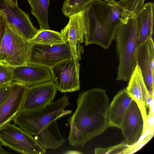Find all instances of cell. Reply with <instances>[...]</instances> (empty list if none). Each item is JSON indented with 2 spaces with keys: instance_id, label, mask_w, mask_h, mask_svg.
<instances>
[{
  "instance_id": "obj_1",
  "label": "cell",
  "mask_w": 154,
  "mask_h": 154,
  "mask_svg": "<svg viewBox=\"0 0 154 154\" xmlns=\"http://www.w3.org/2000/svg\"><path fill=\"white\" fill-rule=\"evenodd\" d=\"M76 104L75 110L68 119V139L71 146L82 147L109 127V100L105 90L93 88L80 93Z\"/></svg>"
},
{
  "instance_id": "obj_2",
  "label": "cell",
  "mask_w": 154,
  "mask_h": 154,
  "mask_svg": "<svg viewBox=\"0 0 154 154\" xmlns=\"http://www.w3.org/2000/svg\"><path fill=\"white\" fill-rule=\"evenodd\" d=\"M136 15L121 20L116 30V53L118 60L116 80L128 81L137 66L136 54L138 47Z\"/></svg>"
},
{
  "instance_id": "obj_3",
  "label": "cell",
  "mask_w": 154,
  "mask_h": 154,
  "mask_svg": "<svg viewBox=\"0 0 154 154\" xmlns=\"http://www.w3.org/2000/svg\"><path fill=\"white\" fill-rule=\"evenodd\" d=\"M110 5L105 1L96 0L83 10L85 25L82 42L86 45H97L105 49H108L115 39V33L107 27L106 18Z\"/></svg>"
},
{
  "instance_id": "obj_4",
  "label": "cell",
  "mask_w": 154,
  "mask_h": 154,
  "mask_svg": "<svg viewBox=\"0 0 154 154\" xmlns=\"http://www.w3.org/2000/svg\"><path fill=\"white\" fill-rule=\"evenodd\" d=\"M69 105V97L65 94L41 108L32 110L21 109L13 120L25 132L35 136L51 122L70 114L72 110L65 109Z\"/></svg>"
},
{
  "instance_id": "obj_5",
  "label": "cell",
  "mask_w": 154,
  "mask_h": 154,
  "mask_svg": "<svg viewBox=\"0 0 154 154\" xmlns=\"http://www.w3.org/2000/svg\"><path fill=\"white\" fill-rule=\"evenodd\" d=\"M120 128L125 141L129 146L127 154L138 151L153 135V124L145 122L139 108L133 99L124 115Z\"/></svg>"
},
{
  "instance_id": "obj_6",
  "label": "cell",
  "mask_w": 154,
  "mask_h": 154,
  "mask_svg": "<svg viewBox=\"0 0 154 154\" xmlns=\"http://www.w3.org/2000/svg\"><path fill=\"white\" fill-rule=\"evenodd\" d=\"M32 44L8 24L0 44V61L11 67L27 64Z\"/></svg>"
},
{
  "instance_id": "obj_7",
  "label": "cell",
  "mask_w": 154,
  "mask_h": 154,
  "mask_svg": "<svg viewBox=\"0 0 154 154\" xmlns=\"http://www.w3.org/2000/svg\"><path fill=\"white\" fill-rule=\"evenodd\" d=\"M0 142L21 153L43 154L46 152L33 136L9 122L0 127Z\"/></svg>"
},
{
  "instance_id": "obj_8",
  "label": "cell",
  "mask_w": 154,
  "mask_h": 154,
  "mask_svg": "<svg viewBox=\"0 0 154 154\" xmlns=\"http://www.w3.org/2000/svg\"><path fill=\"white\" fill-rule=\"evenodd\" d=\"M73 57L67 42L53 45L32 43L28 63L50 68L62 61Z\"/></svg>"
},
{
  "instance_id": "obj_9",
  "label": "cell",
  "mask_w": 154,
  "mask_h": 154,
  "mask_svg": "<svg viewBox=\"0 0 154 154\" xmlns=\"http://www.w3.org/2000/svg\"><path fill=\"white\" fill-rule=\"evenodd\" d=\"M79 59L73 57L66 60L50 68L52 79L57 90L65 93L80 90Z\"/></svg>"
},
{
  "instance_id": "obj_10",
  "label": "cell",
  "mask_w": 154,
  "mask_h": 154,
  "mask_svg": "<svg viewBox=\"0 0 154 154\" xmlns=\"http://www.w3.org/2000/svg\"><path fill=\"white\" fill-rule=\"evenodd\" d=\"M0 10L3 13L8 24L26 40L30 42L39 31L33 25L29 14L18 5H11L0 0Z\"/></svg>"
},
{
  "instance_id": "obj_11",
  "label": "cell",
  "mask_w": 154,
  "mask_h": 154,
  "mask_svg": "<svg viewBox=\"0 0 154 154\" xmlns=\"http://www.w3.org/2000/svg\"><path fill=\"white\" fill-rule=\"evenodd\" d=\"M57 91L52 79L48 82L28 86L21 109L34 110L46 106L54 101Z\"/></svg>"
},
{
  "instance_id": "obj_12",
  "label": "cell",
  "mask_w": 154,
  "mask_h": 154,
  "mask_svg": "<svg viewBox=\"0 0 154 154\" xmlns=\"http://www.w3.org/2000/svg\"><path fill=\"white\" fill-rule=\"evenodd\" d=\"M136 59L148 90L149 98L154 97V45L152 37L138 47Z\"/></svg>"
},
{
  "instance_id": "obj_13",
  "label": "cell",
  "mask_w": 154,
  "mask_h": 154,
  "mask_svg": "<svg viewBox=\"0 0 154 154\" xmlns=\"http://www.w3.org/2000/svg\"><path fill=\"white\" fill-rule=\"evenodd\" d=\"M27 87L20 82H11L9 93L0 105V127L13 120L21 110Z\"/></svg>"
},
{
  "instance_id": "obj_14",
  "label": "cell",
  "mask_w": 154,
  "mask_h": 154,
  "mask_svg": "<svg viewBox=\"0 0 154 154\" xmlns=\"http://www.w3.org/2000/svg\"><path fill=\"white\" fill-rule=\"evenodd\" d=\"M13 72L12 82L23 83L31 86L49 82L52 80L50 68L35 64L11 67Z\"/></svg>"
},
{
  "instance_id": "obj_15",
  "label": "cell",
  "mask_w": 154,
  "mask_h": 154,
  "mask_svg": "<svg viewBox=\"0 0 154 154\" xmlns=\"http://www.w3.org/2000/svg\"><path fill=\"white\" fill-rule=\"evenodd\" d=\"M66 25L60 33L65 42L68 43L74 57L80 59L78 45L82 43L81 37L85 22L83 10L69 16Z\"/></svg>"
},
{
  "instance_id": "obj_16",
  "label": "cell",
  "mask_w": 154,
  "mask_h": 154,
  "mask_svg": "<svg viewBox=\"0 0 154 154\" xmlns=\"http://www.w3.org/2000/svg\"><path fill=\"white\" fill-rule=\"evenodd\" d=\"M126 89L128 93L138 105L145 122L147 124L148 118L146 110L147 100L149 98L148 92L140 69L137 65Z\"/></svg>"
},
{
  "instance_id": "obj_17",
  "label": "cell",
  "mask_w": 154,
  "mask_h": 154,
  "mask_svg": "<svg viewBox=\"0 0 154 154\" xmlns=\"http://www.w3.org/2000/svg\"><path fill=\"white\" fill-rule=\"evenodd\" d=\"M154 3H145L135 18L137 32V44L139 46L152 37L154 25Z\"/></svg>"
},
{
  "instance_id": "obj_18",
  "label": "cell",
  "mask_w": 154,
  "mask_h": 154,
  "mask_svg": "<svg viewBox=\"0 0 154 154\" xmlns=\"http://www.w3.org/2000/svg\"><path fill=\"white\" fill-rule=\"evenodd\" d=\"M132 100L126 88L120 90L115 96L108 108L109 127L120 128L124 115Z\"/></svg>"
},
{
  "instance_id": "obj_19",
  "label": "cell",
  "mask_w": 154,
  "mask_h": 154,
  "mask_svg": "<svg viewBox=\"0 0 154 154\" xmlns=\"http://www.w3.org/2000/svg\"><path fill=\"white\" fill-rule=\"evenodd\" d=\"M57 120L51 122L34 137L39 144L45 149H55L61 146L66 141L57 123Z\"/></svg>"
},
{
  "instance_id": "obj_20",
  "label": "cell",
  "mask_w": 154,
  "mask_h": 154,
  "mask_svg": "<svg viewBox=\"0 0 154 154\" xmlns=\"http://www.w3.org/2000/svg\"><path fill=\"white\" fill-rule=\"evenodd\" d=\"M31 8V14L36 18L39 30L49 29L48 23L49 0H27Z\"/></svg>"
},
{
  "instance_id": "obj_21",
  "label": "cell",
  "mask_w": 154,
  "mask_h": 154,
  "mask_svg": "<svg viewBox=\"0 0 154 154\" xmlns=\"http://www.w3.org/2000/svg\"><path fill=\"white\" fill-rule=\"evenodd\" d=\"M32 43L53 45L63 43L60 32L49 29L40 30L30 41Z\"/></svg>"
},
{
  "instance_id": "obj_22",
  "label": "cell",
  "mask_w": 154,
  "mask_h": 154,
  "mask_svg": "<svg viewBox=\"0 0 154 154\" xmlns=\"http://www.w3.org/2000/svg\"><path fill=\"white\" fill-rule=\"evenodd\" d=\"M96 0H65L62 11L67 17L82 11L90 4Z\"/></svg>"
},
{
  "instance_id": "obj_23",
  "label": "cell",
  "mask_w": 154,
  "mask_h": 154,
  "mask_svg": "<svg viewBox=\"0 0 154 154\" xmlns=\"http://www.w3.org/2000/svg\"><path fill=\"white\" fill-rule=\"evenodd\" d=\"M145 0H120L117 3L129 15H136L145 4Z\"/></svg>"
},
{
  "instance_id": "obj_24",
  "label": "cell",
  "mask_w": 154,
  "mask_h": 154,
  "mask_svg": "<svg viewBox=\"0 0 154 154\" xmlns=\"http://www.w3.org/2000/svg\"><path fill=\"white\" fill-rule=\"evenodd\" d=\"M129 146L123 141L121 143L109 147H98L95 148L94 153L96 154H127Z\"/></svg>"
},
{
  "instance_id": "obj_25",
  "label": "cell",
  "mask_w": 154,
  "mask_h": 154,
  "mask_svg": "<svg viewBox=\"0 0 154 154\" xmlns=\"http://www.w3.org/2000/svg\"><path fill=\"white\" fill-rule=\"evenodd\" d=\"M13 77L11 67L0 61V86L10 84Z\"/></svg>"
},
{
  "instance_id": "obj_26",
  "label": "cell",
  "mask_w": 154,
  "mask_h": 154,
  "mask_svg": "<svg viewBox=\"0 0 154 154\" xmlns=\"http://www.w3.org/2000/svg\"><path fill=\"white\" fill-rule=\"evenodd\" d=\"M8 23L2 11L0 10V44L6 31Z\"/></svg>"
},
{
  "instance_id": "obj_27",
  "label": "cell",
  "mask_w": 154,
  "mask_h": 154,
  "mask_svg": "<svg viewBox=\"0 0 154 154\" xmlns=\"http://www.w3.org/2000/svg\"><path fill=\"white\" fill-rule=\"evenodd\" d=\"M11 83L0 86V105L6 98L9 93Z\"/></svg>"
},
{
  "instance_id": "obj_28",
  "label": "cell",
  "mask_w": 154,
  "mask_h": 154,
  "mask_svg": "<svg viewBox=\"0 0 154 154\" xmlns=\"http://www.w3.org/2000/svg\"><path fill=\"white\" fill-rule=\"evenodd\" d=\"M9 4L12 5H17V0H3Z\"/></svg>"
},
{
  "instance_id": "obj_29",
  "label": "cell",
  "mask_w": 154,
  "mask_h": 154,
  "mask_svg": "<svg viewBox=\"0 0 154 154\" xmlns=\"http://www.w3.org/2000/svg\"><path fill=\"white\" fill-rule=\"evenodd\" d=\"M105 1L109 5H116L117 2L115 0H105Z\"/></svg>"
},
{
  "instance_id": "obj_30",
  "label": "cell",
  "mask_w": 154,
  "mask_h": 154,
  "mask_svg": "<svg viewBox=\"0 0 154 154\" xmlns=\"http://www.w3.org/2000/svg\"><path fill=\"white\" fill-rule=\"evenodd\" d=\"M2 144L0 142V154H8V153L5 150L2 146Z\"/></svg>"
}]
</instances>
